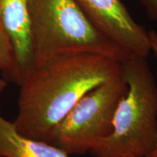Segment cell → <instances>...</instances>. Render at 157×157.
<instances>
[{"mask_svg": "<svg viewBox=\"0 0 157 157\" xmlns=\"http://www.w3.org/2000/svg\"><path fill=\"white\" fill-rule=\"evenodd\" d=\"M148 34L149 40H150L151 47V51H154L157 55V32L154 31H148ZM148 157H157V143L153 151Z\"/></svg>", "mask_w": 157, "mask_h": 157, "instance_id": "cell-10", "label": "cell"}, {"mask_svg": "<svg viewBox=\"0 0 157 157\" xmlns=\"http://www.w3.org/2000/svg\"><path fill=\"white\" fill-rule=\"evenodd\" d=\"M102 34L134 56L147 58L151 52L148 31L138 24L121 0H74Z\"/></svg>", "mask_w": 157, "mask_h": 157, "instance_id": "cell-5", "label": "cell"}, {"mask_svg": "<svg viewBox=\"0 0 157 157\" xmlns=\"http://www.w3.org/2000/svg\"><path fill=\"white\" fill-rule=\"evenodd\" d=\"M119 73L120 63L96 53L67 55L35 66L20 85L15 128L47 143L86 93Z\"/></svg>", "mask_w": 157, "mask_h": 157, "instance_id": "cell-1", "label": "cell"}, {"mask_svg": "<svg viewBox=\"0 0 157 157\" xmlns=\"http://www.w3.org/2000/svg\"><path fill=\"white\" fill-rule=\"evenodd\" d=\"M146 10L148 18L157 21V0H138Z\"/></svg>", "mask_w": 157, "mask_h": 157, "instance_id": "cell-9", "label": "cell"}, {"mask_svg": "<svg viewBox=\"0 0 157 157\" xmlns=\"http://www.w3.org/2000/svg\"><path fill=\"white\" fill-rule=\"evenodd\" d=\"M13 65V48L0 20V78L2 72L6 74H8Z\"/></svg>", "mask_w": 157, "mask_h": 157, "instance_id": "cell-8", "label": "cell"}, {"mask_svg": "<svg viewBox=\"0 0 157 157\" xmlns=\"http://www.w3.org/2000/svg\"><path fill=\"white\" fill-rule=\"evenodd\" d=\"M0 20L13 52V65L7 76L21 85L34 67L32 31L28 0H3Z\"/></svg>", "mask_w": 157, "mask_h": 157, "instance_id": "cell-6", "label": "cell"}, {"mask_svg": "<svg viewBox=\"0 0 157 157\" xmlns=\"http://www.w3.org/2000/svg\"><path fill=\"white\" fill-rule=\"evenodd\" d=\"M34 67L51 59L96 53L121 63L134 56L102 34L74 0H28Z\"/></svg>", "mask_w": 157, "mask_h": 157, "instance_id": "cell-3", "label": "cell"}, {"mask_svg": "<svg viewBox=\"0 0 157 157\" xmlns=\"http://www.w3.org/2000/svg\"><path fill=\"white\" fill-rule=\"evenodd\" d=\"M0 157H70L48 143L17 132L14 124L0 115Z\"/></svg>", "mask_w": 157, "mask_h": 157, "instance_id": "cell-7", "label": "cell"}, {"mask_svg": "<svg viewBox=\"0 0 157 157\" xmlns=\"http://www.w3.org/2000/svg\"><path fill=\"white\" fill-rule=\"evenodd\" d=\"M121 157H135V156H121Z\"/></svg>", "mask_w": 157, "mask_h": 157, "instance_id": "cell-13", "label": "cell"}, {"mask_svg": "<svg viewBox=\"0 0 157 157\" xmlns=\"http://www.w3.org/2000/svg\"><path fill=\"white\" fill-rule=\"evenodd\" d=\"M3 0H0V7H1V5H2V2Z\"/></svg>", "mask_w": 157, "mask_h": 157, "instance_id": "cell-12", "label": "cell"}, {"mask_svg": "<svg viewBox=\"0 0 157 157\" xmlns=\"http://www.w3.org/2000/svg\"><path fill=\"white\" fill-rule=\"evenodd\" d=\"M127 89L121 71L93 88L55 127L47 143L69 156L90 152L112 132L116 111Z\"/></svg>", "mask_w": 157, "mask_h": 157, "instance_id": "cell-4", "label": "cell"}, {"mask_svg": "<svg viewBox=\"0 0 157 157\" xmlns=\"http://www.w3.org/2000/svg\"><path fill=\"white\" fill-rule=\"evenodd\" d=\"M6 86H7V82L4 78H0V93L3 91ZM1 105H0V115H1Z\"/></svg>", "mask_w": 157, "mask_h": 157, "instance_id": "cell-11", "label": "cell"}, {"mask_svg": "<svg viewBox=\"0 0 157 157\" xmlns=\"http://www.w3.org/2000/svg\"><path fill=\"white\" fill-rule=\"evenodd\" d=\"M127 92L116 111L113 129L90 153L95 157H148L157 143V84L147 58L120 63Z\"/></svg>", "mask_w": 157, "mask_h": 157, "instance_id": "cell-2", "label": "cell"}]
</instances>
